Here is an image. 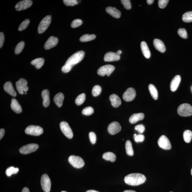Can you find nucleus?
<instances>
[{"label": "nucleus", "mask_w": 192, "mask_h": 192, "mask_svg": "<svg viewBox=\"0 0 192 192\" xmlns=\"http://www.w3.org/2000/svg\"><path fill=\"white\" fill-rule=\"evenodd\" d=\"M85 53L83 51H79L74 53L69 58L64 66L62 68V71L64 73H68L72 69V67L79 63L84 57Z\"/></svg>", "instance_id": "1"}, {"label": "nucleus", "mask_w": 192, "mask_h": 192, "mask_svg": "<svg viewBox=\"0 0 192 192\" xmlns=\"http://www.w3.org/2000/svg\"><path fill=\"white\" fill-rule=\"evenodd\" d=\"M146 178L144 175L138 173L127 175L124 178L125 182L132 186H137L145 182Z\"/></svg>", "instance_id": "2"}, {"label": "nucleus", "mask_w": 192, "mask_h": 192, "mask_svg": "<svg viewBox=\"0 0 192 192\" xmlns=\"http://www.w3.org/2000/svg\"><path fill=\"white\" fill-rule=\"evenodd\" d=\"M178 113L181 116H191L192 115V106L188 103H183L178 107Z\"/></svg>", "instance_id": "3"}, {"label": "nucleus", "mask_w": 192, "mask_h": 192, "mask_svg": "<svg viewBox=\"0 0 192 192\" xmlns=\"http://www.w3.org/2000/svg\"><path fill=\"white\" fill-rule=\"evenodd\" d=\"M43 129L38 126L30 125L25 130V133L28 135L34 136H40L43 133Z\"/></svg>", "instance_id": "4"}, {"label": "nucleus", "mask_w": 192, "mask_h": 192, "mask_svg": "<svg viewBox=\"0 0 192 192\" xmlns=\"http://www.w3.org/2000/svg\"><path fill=\"white\" fill-rule=\"evenodd\" d=\"M68 161L69 163L74 167L80 168L84 165V162L83 159L79 156L72 155L69 156Z\"/></svg>", "instance_id": "5"}, {"label": "nucleus", "mask_w": 192, "mask_h": 192, "mask_svg": "<svg viewBox=\"0 0 192 192\" xmlns=\"http://www.w3.org/2000/svg\"><path fill=\"white\" fill-rule=\"evenodd\" d=\"M115 69V67L113 66L107 64L100 67L98 70V74L101 76H104L105 75H107L108 76H110Z\"/></svg>", "instance_id": "6"}, {"label": "nucleus", "mask_w": 192, "mask_h": 192, "mask_svg": "<svg viewBox=\"0 0 192 192\" xmlns=\"http://www.w3.org/2000/svg\"><path fill=\"white\" fill-rule=\"evenodd\" d=\"M51 21V15H47L44 18L39 25L38 33L39 34L44 33L48 28L50 24Z\"/></svg>", "instance_id": "7"}, {"label": "nucleus", "mask_w": 192, "mask_h": 192, "mask_svg": "<svg viewBox=\"0 0 192 192\" xmlns=\"http://www.w3.org/2000/svg\"><path fill=\"white\" fill-rule=\"evenodd\" d=\"M28 82L24 79H21L16 83V86L19 94H23L28 91L29 88L27 86Z\"/></svg>", "instance_id": "8"}, {"label": "nucleus", "mask_w": 192, "mask_h": 192, "mask_svg": "<svg viewBox=\"0 0 192 192\" xmlns=\"http://www.w3.org/2000/svg\"><path fill=\"white\" fill-rule=\"evenodd\" d=\"M60 127L61 131L68 138L71 139L73 137V131L67 122H61L60 123Z\"/></svg>", "instance_id": "9"}, {"label": "nucleus", "mask_w": 192, "mask_h": 192, "mask_svg": "<svg viewBox=\"0 0 192 192\" xmlns=\"http://www.w3.org/2000/svg\"><path fill=\"white\" fill-rule=\"evenodd\" d=\"M41 184L42 189L45 192H49L50 191L51 182L48 175L44 174L41 176Z\"/></svg>", "instance_id": "10"}, {"label": "nucleus", "mask_w": 192, "mask_h": 192, "mask_svg": "<svg viewBox=\"0 0 192 192\" xmlns=\"http://www.w3.org/2000/svg\"><path fill=\"white\" fill-rule=\"evenodd\" d=\"M39 148L38 144L32 143L23 146L19 149V152L22 154H28L35 152Z\"/></svg>", "instance_id": "11"}, {"label": "nucleus", "mask_w": 192, "mask_h": 192, "mask_svg": "<svg viewBox=\"0 0 192 192\" xmlns=\"http://www.w3.org/2000/svg\"><path fill=\"white\" fill-rule=\"evenodd\" d=\"M158 143L159 146L163 149L169 150L171 148V142L165 136H161L158 140Z\"/></svg>", "instance_id": "12"}, {"label": "nucleus", "mask_w": 192, "mask_h": 192, "mask_svg": "<svg viewBox=\"0 0 192 192\" xmlns=\"http://www.w3.org/2000/svg\"><path fill=\"white\" fill-rule=\"evenodd\" d=\"M136 96V92L132 88H129L126 91L123 95L124 100L127 102L131 101L134 99Z\"/></svg>", "instance_id": "13"}, {"label": "nucleus", "mask_w": 192, "mask_h": 192, "mask_svg": "<svg viewBox=\"0 0 192 192\" xmlns=\"http://www.w3.org/2000/svg\"><path fill=\"white\" fill-rule=\"evenodd\" d=\"M32 4V1L30 0H24L18 2L15 6V8L17 11H23L30 7Z\"/></svg>", "instance_id": "14"}, {"label": "nucleus", "mask_w": 192, "mask_h": 192, "mask_svg": "<svg viewBox=\"0 0 192 192\" xmlns=\"http://www.w3.org/2000/svg\"><path fill=\"white\" fill-rule=\"evenodd\" d=\"M121 129V127L120 124L118 122L114 121L112 122L108 125V130L110 134L114 135L118 133Z\"/></svg>", "instance_id": "15"}, {"label": "nucleus", "mask_w": 192, "mask_h": 192, "mask_svg": "<svg viewBox=\"0 0 192 192\" xmlns=\"http://www.w3.org/2000/svg\"><path fill=\"white\" fill-rule=\"evenodd\" d=\"M59 40L57 37L51 36L46 42L44 45V48L46 50H49L56 46Z\"/></svg>", "instance_id": "16"}, {"label": "nucleus", "mask_w": 192, "mask_h": 192, "mask_svg": "<svg viewBox=\"0 0 192 192\" xmlns=\"http://www.w3.org/2000/svg\"><path fill=\"white\" fill-rule=\"evenodd\" d=\"M120 59V55H118L116 53L109 52L105 54L104 60L105 62H112L119 60Z\"/></svg>", "instance_id": "17"}, {"label": "nucleus", "mask_w": 192, "mask_h": 192, "mask_svg": "<svg viewBox=\"0 0 192 192\" xmlns=\"http://www.w3.org/2000/svg\"><path fill=\"white\" fill-rule=\"evenodd\" d=\"M181 76L179 75H176L173 78L170 84V89L171 91H175L177 90L181 82Z\"/></svg>", "instance_id": "18"}, {"label": "nucleus", "mask_w": 192, "mask_h": 192, "mask_svg": "<svg viewBox=\"0 0 192 192\" xmlns=\"http://www.w3.org/2000/svg\"><path fill=\"white\" fill-rule=\"evenodd\" d=\"M41 96L43 99L44 106L46 108L48 107L50 104V93L48 90H44L42 92Z\"/></svg>", "instance_id": "19"}, {"label": "nucleus", "mask_w": 192, "mask_h": 192, "mask_svg": "<svg viewBox=\"0 0 192 192\" xmlns=\"http://www.w3.org/2000/svg\"><path fill=\"white\" fill-rule=\"evenodd\" d=\"M106 11L107 13L113 18L118 19L121 16V13L120 11L115 7L111 6L108 7L106 8Z\"/></svg>", "instance_id": "20"}, {"label": "nucleus", "mask_w": 192, "mask_h": 192, "mask_svg": "<svg viewBox=\"0 0 192 192\" xmlns=\"http://www.w3.org/2000/svg\"><path fill=\"white\" fill-rule=\"evenodd\" d=\"M4 89L6 92L8 93L11 96L15 97L16 96V93L15 91L12 84L10 81H7L5 83L4 85Z\"/></svg>", "instance_id": "21"}, {"label": "nucleus", "mask_w": 192, "mask_h": 192, "mask_svg": "<svg viewBox=\"0 0 192 192\" xmlns=\"http://www.w3.org/2000/svg\"><path fill=\"white\" fill-rule=\"evenodd\" d=\"M153 45L154 47L158 51L161 53L166 51L165 46L163 42L158 39H156L153 41Z\"/></svg>", "instance_id": "22"}, {"label": "nucleus", "mask_w": 192, "mask_h": 192, "mask_svg": "<svg viewBox=\"0 0 192 192\" xmlns=\"http://www.w3.org/2000/svg\"><path fill=\"white\" fill-rule=\"evenodd\" d=\"M110 100L112 106L118 108L121 104V101L119 97L115 94H113L110 96Z\"/></svg>", "instance_id": "23"}, {"label": "nucleus", "mask_w": 192, "mask_h": 192, "mask_svg": "<svg viewBox=\"0 0 192 192\" xmlns=\"http://www.w3.org/2000/svg\"><path fill=\"white\" fill-rule=\"evenodd\" d=\"M11 106L12 110L15 113H21L22 109L21 105L15 98H13L12 99Z\"/></svg>", "instance_id": "24"}, {"label": "nucleus", "mask_w": 192, "mask_h": 192, "mask_svg": "<svg viewBox=\"0 0 192 192\" xmlns=\"http://www.w3.org/2000/svg\"><path fill=\"white\" fill-rule=\"evenodd\" d=\"M144 115L142 113H134L129 118V121L132 124L136 123L139 121L143 120Z\"/></svg>", "instance_id": "25"}, {"label": "nucleus", "mask_w": 192, "mask_h": 192, "mask_svg": "<svg viewBox=\"0 0 192 192\" xmlns=\"http://www.w3.org/2000/svg\"><path fill=\"white\" fill-rule=\"evenodd\" d=\"M141 47L144 56L146 59H149L151 57V52L147 43L145 41L142 42Z\"/></svg>", "instance_id": "26"}, {"label": "nucleus", "mask_w": 192, "mask_h": 192, "mask_svg": "<svg viewBox=\"0 0 192 192\" xmlns=\"http://www.w3.org/2000/svg\"><path fill=\"white\" fill-rule=\"evenodd\" d=\"M64 99V94L62 93H57L54 97V102L59 108H60L62 106Z\"/></svg>", "instance_id": "27"}, {"label": "nucleus", "mask_w": 192, "mask_h": 192, "mask_svg": "<svg viewBox=\"0 0 192 192\" xmlns=\"http://www.w3.org/2000/svg\"><path fill=\"white\" fill-rule=\"evenodd\" d=\"M44 63V59L42 58H39L34 59L31 63L32 65L35 66L37 69H39L41 68Z\"/></svg>", "instance_id": "28"}, {"label": "nucleus", "mask_w": 192, "mask_h": 192, "mask_svg": "<svg viewBox=\"0 0 192 192\" xmlns=\"http://www.w3.org/2000/svg\"><path fill=\"white\" fill-rule=\"evenodd\" d=\"M103 159L106 161L114 162L116 159V156L113 153L111 152H107L104 153L103 156Z\"/></svg>", "instance_id": "29"}, {"label": "nucleus", "mask_w": 192, "mask_h": 192, "mask_svg": "<svg viewBox=\"0 0 192 192\" xmlns=\"http://www.w3.org/2000/svg\"><path fill=\"white\" fill-rule=\"evenodd\" d=\"M148 89L153 98L154 100H157L158 98V92L155 86L153 84H150L148 86Z\"/></svg>", "instance_id": "30"}, {"label": "nucleus", "mask_w": 192, "mask_h": 192, "mask_svg": "<svg viewBox=\"0 0 192 192\" xmlns=\"http://www.w3.org/2000/svg\"><path fill=\"white\" fill-rule=\"evenodd\" d=\"M125 148L126 153L129 156H133L134 154L133 148L131 142L130 140L126 141L125 143Z\"/></svg>", "instance_id": "31"}, {"label": "nucleus", "mask_w": 192, "mask_h": 192, "mask_svg": "<svg viewBox=\"0 0 192 192\" xmlns=\"http://www.w3.org/2000/svg\"><path fill=\"white\" fill-rule=\"evenodd\" d=\"M96 38V36L94 34H85L82 36L80 38V41L81 42H86L95 39Z\"/></svg>", "instance_id": "32"}, {"label": "nucleus", "mask_w": 192, "mask_h": 192, "mask_svg": "<svg viewBox=\"0 0 192 192\" xmlns=\"http://www.w3.org/2000/svg\"><path fill=\"white\" fill-rule=\"evenodd\" d=\"M183 139L185 142L188 143L191 142L192 138V132L189 130H186L183 133Z\"/></svg>", "instance_id": "33"}, {"label": "nucleus", "mask_w": 192, "mask_h": 192, "mask_svg": "<svg viewBox=\"0 0 192 192\" xmlns=\"http://www.w3.org/2000/svg\"><path fill=\"white\" fill-rule=\"evenodd\" d=\"M19 169L18 168H15L13 166H11L7 168L6 171V174L8 176H10L13 174H16L17 173Z\"/></svg>", "instance_id": "34"}, {"label": "nucleus", "mask_w": 192, "mask_h": 192, "mask_svg": "<svg viewBox=\"0 0 192 192\" xmlns=\"http://www.w3.org/2000/svg\"><path fill=\"white\" fill-rule=\"evenodd\" d=\"M182 19L186 23L192 22V11H188L183 14Z\"/></svg>", "instance_id": "35"}, {"label": "nucleus", "mask_w": 192, "mask_h": 192, "mask_svg": "<svg viewBox=\"0 0 192 192\" xmlns=\"http://www.w3.org/2000/svg\"><path fill=\"white\" fill-rule=\"evenodd\" d=\"M86 95L84 93L80 94L76 98L75 103L78 105H80L84 103L86 100Z\"/></svg>", "instance_id": "36"}, {"label": "nucleus", "mask_w": 192, "mask_h": 192, "mask_svg": "<svg viewBox=\"0 0 192 192\" xmlns=\"http://www.w3.org/2000/svg\"><path fill=\"white\" fill-rule=\"evenodd\" d=\"M25 42L23 41L20 42L15 47V54L18 55L21 53L24 48Z\"/></svg>", "instance_id": "37"}, {"label": "nucleus", "mask_w": 192, "mask_h": 192, "mask_svg": "<svg viewBox=\"0 0 192 192\" xmlns=\"http://www.w3.org/2000/svg\"><path fill=\"white\" fill-rule=\"evenodd\" d=\"M101 88L98 85H96L93 88L92 91V94L94 96H97L99 95L101 92Z\"/></svg>", "instance_id": "38"}, {"label": "nucleus", "mask_w": 192, "mask_h": 192, "mask_svg": "<svg viewBox=\"0 0 192 192\" xmlns=\"http://www.w3.org/2000/svg\"><path fill=\"white\" fill-rule=\"evenodd\" d=\"M94 110L91 107L89 106L86 107L84 108L82 111V113L83 115H91L94 113Z\"/></svg>", "instance_id": "39"}, {"label": "nucleus", "mask_w": 192, "mask_h": 192, "mask_svg": "<svg viewBox=\"0 0 192 192\" xmlns=\"http://www.w3.org/2000/svg\"><path fill=\"white\" fill-rule=\"evenodd\" d=\"M30 20L28 19H26L20 25L19 27L18 30L19 31H22L24 30L28 26L30 23Z\"/></svg>", "instance_id": "40"}, {"label": "nucleus", "mask_w": 192, "mask_h": 192, "mask_svg": "<svg viewBox=\"0 0 192 192\" xmlns=\"http://www.w3.org/2000/svg\"><path fill=\"white\" fill-rule=\"evenodd\" d=\"M178 35L182 38L186 39L188 37L186 29L184 28H180L178 30Z\"/></svg>", "instance_id": "41"}, {"label": "nucleus", "mask_w": 192, "mask_h": 192, "mask_svg": "<svg viewBox=\"0 0 192 192\" xmlns=\"http://www.w3.org/2000/svg\"><path fill=\"white\" fill-rule=\"evenodd\" d=\"M134 140L136 142H143L144 140V136L142 134H134L133 135Z\"/></svg>", "instance_id": "42"}, {"label": "nucleus", "mask_w": 192, "mask_h": 192, "mask_svg": "<svg viewBox=\"0 0 192 192\" xmlns=\"http://www.w3.org/2000/svg\"><path fill=\"white\" fill-rule=\"evenodd\" d=\"M82 20L80 19H76L72 22L71 24V26L72 28H77L80 26L82 24Z\"/></svg>", "instance_id": "43"}, {"label": "nucleus", "mask_w": 192, "mask_h": 192, "mask_svg": "<svg viewBox=\"0 0 192 192\" xmlns=\"http://www.w3.org/2000/svg\"><path fill=\"white\" fill-rule=\"evenodd\" d=\"M121 3L125 9L127 10H130L131 9V3L130 1L129 0H122Z\"/></svg>", "instance_id": "44"}, {"label": "nucleus", "mask_w": 192, "mask_h": 192, "mask_svg": "<svg viewBox=\"0 0 192 192\" xmlns=\"http://www.w3.org/2000/svg\"><path fill=\"white\" fill-rule=\"evenodd\" d=\"M64 2L66 6H73L78 4V1L76 0H64Z\"/></svg>", "instance_id": "45"}, {"label": "nucleus", "mask_w": 192, "mask_h": 192, "mask_svg": "<svg viewBox=\"0 0 192 192\" xmlns=\"http://www.w3.org/2000/svg\"><path fill=\"white\" fill-rule=\"evenodd\" d=\"M169 1L168 0H159L158 2L159 7L161 9H163L166 7Z\"/></svg>", "instance_id": "46"}, {"label": "nucleus", "mask_w": 192, "mask_h": 192, "mask_svg": "<svg viewBox=\"0 0 192 192\" xmlns=\"http://www.w3.org/2000/svg\"><path fill=\"white\" fill-rule=\"evenodd\" d=\"M89 137L90 141L93 144L96 143V134L94 132H91L89 133Z\"/></svg>", "instance_id": "47"}, {"label": "nucleus", "mask_w": 192, "mask_h": 192, "mask_svg": "<svg viewBox=\"0 0 192 192\" xmlns=\"http://www.w3.org/2000/svg\"><path fill=\"white\" fill-rule=\"evenodd\" d=\"M135 129L140 134L143 133L145 130V127L143 124H139L136 126Z\"/></svg>", "instance_id": "48"}, {"label": "nucleus", "mask_w": 192, "mask_h": 192, "mask_svg": "<svg viewBox=\"0 0 192 192\" xmlns=\"http://www.w3.org/2000/svg\"><path fill=\"white\" fill-rule=\"evenodd\" d=\"M4 41V36L3 33H0V48L3 47Z\"/></svg>", "instance_id": "49"}, {"label": "nucleus", "mask_w": 192, "mask_h": 192, "mask_svg": "<svg viewBox=\"0 0 192 192\" xmlns=\"http://www.w3.org/2000/svg\"><path fill=\"white\" fill-rule=\"evenodd\" d=\"M5 133V130L4 129L1 128L0 130V139L2 138L4 136Z\"/></svg>", "instance_id": "50"}, {"label": "nucleus", "mask_w": 192, "mask_h": 192, "mask_svg": "<svg viewBox=\"0 0 192 192\" xmlns=\"http://www.w3.org/2000/svg\"><path fill=\"white\" fill-rule=\"evenodd\" d=\"M22 192H30V191L28 188L25 187L23 188Z\"/></svg>", "instance_id": "51"}, {"label": "nucleus", "mask_w": 192, "mask_h": 192, "mask_svg": "<svg viewBox=\"0 0 192 192\" xmlns=\"http://www.w3.org/2000/svg\"><path fill=\"white\" fill-rule=\"evenodd\" d=\"M147 3L149 5H151L153 4V3L154 2V0H147Z\"/></svg>", "instance_id": "52"}, {"label": "nucleus", "mask_w": 192, "mask_h": 192, "mask_svg": "<svg viewBox=\"0 0 192 192\" xmlns=\"http://www.w3.org/2000/svg\"><path fill=\"white\" fill-rule=\"evenodd\" d=\"M122 51L121 50H118V51L116 52L117 54L118 55H120L122 54Z\"/></svg>", "instance_id": "53"}, {"label": "nucleus", "mask_w": 192, "mask_h": 192, "mask_svg": "<svg viewBox=\"0 0 192 192\" xmlns=\"http://www.w3.org/2000/svg\"><path fill=\"white\" fill-rule=\"evenodd\" d=\"M123 192H136L134 190H126L124 191Z\"/></svg>", "instance_id": "54"}, {"label": "nucleus", "mask_w": 192, "mask_h": 192, "mask_svg": "<svg viewBox=\"0 0 192 192\" xmlns=\"http://www.w3.org/2000/svg\"><path fill=\"white\" fill-rule=\"evenodd\" d=\"M86 192H99L96 191V190H88V191H86Z\"/></svg>", "instance_id": "55"}, {"label": "nucleus", "mask_w": 192, "mask_h": 192, "mask_svg": "<svg viewBox=\"0 0 192 192\" xmlns=\"http://www.w3.org/2000/svg\"><path fill=\"white\" fill-rule=\"evenodd\" d=\"M191 174L192 176V168L191 170Z\"/></svg>", "instance_id": "56"}, {"label": "nucleus", "mask_w": 192, "mask_h": 192, "mask_svg": "<svg viewBox=\"0 0 192 192\" xmlns=\"http://www.w3.org/2000/svg\"><path fill=\"white\" fill-rule=\"evenodd\" d=\"M24 94H27L26 92H25Z\"/></svg>", "instance_id": "57"}, {"label": "nucleus", "mask_w": 192, "mask_h": 192, "mask_svg": "<svg viewBox=\"0 0 192 192\" xmlns=\"http://www.w3.org/2000/svg\"><path fill=\"white\" fill-rule=\"evenodd\" d=\"M66 192V191H62V192Z\"/></svg>", "instance_id": "58"}, {"label": "nucleus", "mask_w": 192, "mask_h": 192, "mask_svg": "<svg viewBox=\"0 0 192 192\" xmlns=\"http://www.w3.org/2000/svg\"></svg>", "instance_id": "59"}]
</instances>
